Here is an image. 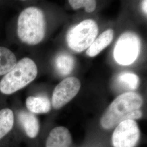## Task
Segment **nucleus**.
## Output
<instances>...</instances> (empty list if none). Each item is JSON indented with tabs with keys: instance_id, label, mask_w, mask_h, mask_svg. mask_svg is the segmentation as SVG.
I'll return each mask as SVG.
<instances>
[{
	"instance_id": "nucleus-6",
	"label": "nucleus",
	"mask_w": 147,
	"mask_h": 147,
	"mask_svg": "<svg viewBox=\"0 0 147 147\" xmlns=\"http://www.w3.org/2000/svg\"><path fill=\"white\" fill-rule=\"evenodd\" d=\"M140 131L134 120H125L119 123L112 137L114 147H135L139 140Z\"/></svg>"
},
{
	"instance_id": "nucleus-14",
	"label": "nucleus",
	"mask_w": 147,
	"mask_h": 147,
	"mask_svg": "<svg viewBox=\"0 0 147 147\" xmlns=\"http://www.w3.org/2000/svg\"><path fill=\"white\" fill-rule=\"evenodd\" d=\"M75 59L72 55L67 53L58 55L55 59V65L58 73L65 76L71 73L75 67Z\"/></svg>"
},
{
	"instance_id": "nucleus-9",
	"label": "nucleus",
	"mask_w": 147,
	"mask_h": 147,
	"mask_svg": "<svg viewBox=\"0 0 147 147\" xmlns=\"http://www.w3.org/2000/svg\"><path fill=\"white\" fill-rule=\"evenodd\" d=\"M18 119L27 136L31 138L37 136L40 125L37 117L33 113L22 111L18 114Z\"/></svg>"
},
{
	"instance_id": "nucleus-3",
	"label": "nucleus",
	"mask_w": 147,
	"mask_h": 147,
	"mask_svg": "<svg viewBox=\"0 0 147 147\" xmlns=\"http://www.w3.org/2000/svg\"><path fill=\"white\" fill-rule=\"evenodd\" d=\"M37 73L35 62L30 58H22L1 80L0 92L5 95L13 94L32 82Z\"/></svg>"
},
{
	"instance_id": "nucleus-2",
	"label": "nucleus",
	"mask_w": 147,
	"mask_h": 147,
	"mask_svg": "<svg viewBox=\"0 0 147 147\" xmlns=\"http://www.w3.org/2000/svg\"><path fill=\"white\" fill-rule=\"evenodd\" d=\"M44 13L37 7H28L22 11L18 18L17 34L22 42L36 45L41 42L45 34Z\"/></svg>"
},
{
	"instance_id": "nucleus-10",
	"label": "nucleus",
	"mask_w": 147,
	"mask_h": 147,
	"mask_svg": "<svg viewBox=\"0 0 147 147\" xmlns=\"http://www.w3.org/2000/svg\"><path fill=\"white\" fill-rule=\"evenodd\" d=\"M114 32L109 29L101 33L87 49L86 53L89 57H94L98 55L107 47L113 40Z\"/></svg>"
},
{
	"instance_id": "nucleus-8",
	"label": "nucleus",
	"mask_w": 147,
	"mask_h": 147,
	"mask_svg": "<svg viewBox=\"0 0 147 147\" xmlns=\"http://www.w3.org/2000/svg\"><path fill=\"white\" fill-rule=\"evenodd\" d=\"M71 142V136L68 129L63 126H58L50 132L45 147H70Z\"/></svg>"
},
{
	"instance_id": "nucleus-15",
	"label": "nucleus",
	"mask_w": 147,
	"mask_h": 147,
	"mask_svg": "<svg viewBox=\"0 0 147 147\" xmlns=\"http://www.w3.org/2000/svg\"><path fill=\"white\" fill-rule=\"evenodd\" d=\"M118 82L127 89L135 90L138 87L140 80L136 74L131 73H123L118 77Z\"/></svg>"
},
{
	"instance_id": "nucleus-13",
	"label": "nucleus",
	"mask_w": 147,
	"mask_h": 147,
	"mask_svg": "<svg viewBox=\"0 0 147 147\" xmlns=\"http://www.w3.org/2000/svg\"><path fill=\"white\" fill-rule=\"evenodd\" d=\"M14 125V115L9 108L0 110V140L12 130Z\"/></svg>"
},
{
	"instance_id": "nucleus-11",
	"label": "nucleus",
	"mask_w": 147,
	"mask_h": 147,
	"mask_svg": "<svg viewBox=\"0 0 147 147\" xmlns=\"http://www.w3.org/2000/svg\"><path fill=\"white\" fill-rule=\"evenodd\" d=\"M26 106L32 113H46L51 110L50 100L44 96L28 97L26 100Z\"/></svg>"
},
{
	"instance_id": "nucleus-7",
	"label": "nucleus",
	"mask_w": 147,
	"mask_h": 147,
	"mask_svg": "<svg viewBox=\"0 0 147 147\" xmlns=\"http://www.w3.org/2000/svg\"><path fill=\"white\" fill-rule=\"evenodd\" d=\"M81 87L79 79L69 77L64 79L55 87L53 92V107L58 110L68 104L77 95Z\"/></svg>"
},
{
	"instance_id": "nucleus-12",
	"label": "nucleus",
	"mask_w": 147,
	"mask_h": 147,
	"mask_svg": "<svg viewBox=\"0 0 147 147\" xmlns=\"http://www.w3.org/2000/svg\"><path fill=\"white\" fill-rule=\"evenodd\" d=\"M17 63L15 55L7 48L0 47V76L5 75Z\"/></svg>"
},
{
	"instance_id": "nucleus-4",
	"label": "nucleus",
	"mask_w": 147,
	"mask_h": 147,
	"mask_svg": "<svg viewBox=\"0 0 147 147\" xmlns=\"http://www.w3.org/2000/svg\"><path fill=\"white\" fill-rule=\"evenodd\" d=\"M98 33V26L92 19H86L69 30L66 40L69 47L80 53L85 50L94 41Z\"/></svg>"
},
{
	"instance_id": "nucleus-17",
	"label": "nucleus",
	"mask_w": 147,
	"mask_h": 147,
	"mask_svg": "<svg viewBox=\"0 0 147 147\" xmlns=\"http://www.w3.org/2000/svg\"><path fill=\"white\" fill-rule=\"evenodd\" d=\"M147 1H143L142 2V8L143 11H144V13L147 14Z\"/></svg>"
},
{
	"instance_id": "nucleus-16",
	"label": "nucleus",
	"mask_w": 147,
	"mask_h": 147,
	"mask_svg": "<svg viewBox=\"0 0 147 147\" xmlns=\"http://www.w3.org/2000/svg\"><path fill=\"white\" fill-rule=\"evenodd\" d=\"M69 3L74 9L84 8L85 11L88 13L93 12L96 5V1L94 0H70Z\"/></svg>"
},
{
	"instance_id": "nucleus-1",
	"label": "nucleus",
	"mask_w": 147,
	"mask_h": 147,
	"mask_svg": "<svg viewBox=\"0 0 147 147\" xmlns=\"http://www.w3.org/2000/svg\"><path fill=\"white\" fill-rule=\"evenodd\" d=\"M143 104L142 97L134 92H126L118 96L102 116L101 126L105 129H110L125 120L140 118L142 112L139 110Z\"/></svg>"
},
{
	"instance_id": "nucleus-5",
	"label": "nucleus",
	"mask_w": 147,
	"mask_h": 147,
	"mask_svg": "<svg viewBox=\"0 0 147 147\" xmlns=\"http://www.w3.org/2000/svg\"><path fill=\"white\" fill-rule=\"evenodd\" d=\"M140 49L139 37L133 32H125L121 35L116 42L113 50L114 58L121 65H130L136 60Z\"/></svg>"
}]
</instances>
